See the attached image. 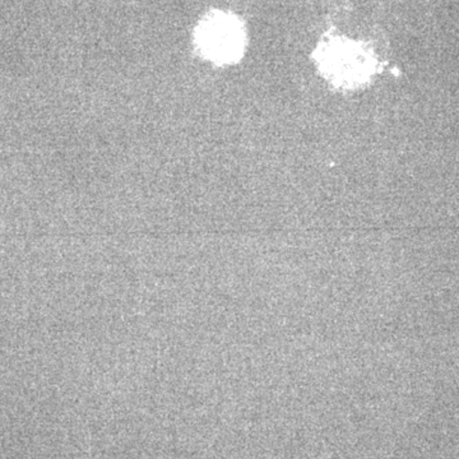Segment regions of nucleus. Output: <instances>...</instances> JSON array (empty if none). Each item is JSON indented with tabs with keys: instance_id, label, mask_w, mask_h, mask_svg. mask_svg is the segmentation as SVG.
<instances>
[{
	"instance_id": "2",
	"label": "nucleus",
	"mask_w": 459,
	"mask_h": 459,
	"mask_svg": "<svg viewBox=\"0 0 459 459\" xmlns=\"http://www.w3.org/2000/svg\"><path fill=\"white\" fill-rule=\"evenodd\" d=\"M318 63L331 82L344 89L367 83L376 72V59L364 48L346 40L329 41L320 48Z\"/></svg>"
},
{
	"instance_id": "1",
	"label": "nucleus",
	"mask_w": 459,
	"mask_h": 459,
	"mask_svg": "<svg viewBox=\"0 0 459 459\" xmlns=\"http://www.w3.org/2000/svg\"><path fill=\"white\" fill-rule=\"evenodd\" d=\"M195 42L202 56L216 65H232L243 56L247 33L234 14L212 12L195 30Z\"/></svg>"
}]
</instances>
